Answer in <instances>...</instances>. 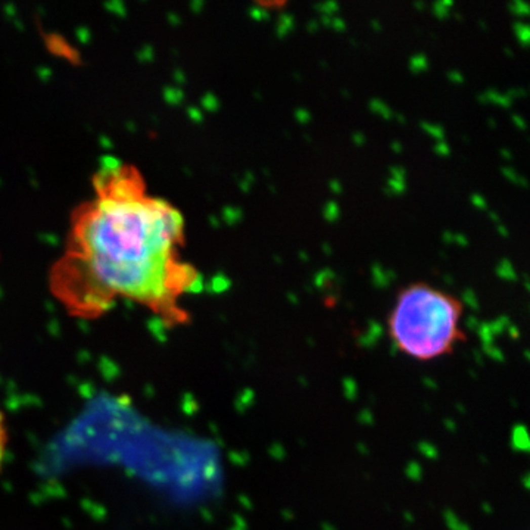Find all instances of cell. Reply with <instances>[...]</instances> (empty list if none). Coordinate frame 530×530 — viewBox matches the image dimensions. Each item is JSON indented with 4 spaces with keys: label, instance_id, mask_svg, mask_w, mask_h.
<instances>
[{
    "label": "cell",
    "instance_id": "7a4b0ae2",
    "mask_svg": "<svg viewBox=\"0 0 530 530\" xmlns=\"http://www.w3.org/2000/svg\"><path fill=\"white\" fill-rule=\"evenodd\" d=\"M464 305L429 283H413L398 293L387 318L393 346L405 356L429 362L448 356L466 342Z\"/></svg>",
    "mask_w": 530,
    "mask_h": 530
},
{
    "label": "cell",
    "instance_id": "6da1fadb",
    "mask_svg": "<svg viewBox=\"0 0 530 530\" xmlns=\"http://www.w3.org/2000/svg\"><path fill=\"white\" fill-rule=\"evenodd\" d=\"M92 187L71 211L64 251L49 270L52 296L74 318H100L130 301L167 325L187 324L181 302L200 290L202 275L181 255V212L149 193L136 165L115 156L103 158Z\"/></svg>",
    "mask_w": 530,
    "mask_h": 530
},
{
    "label": "cell",
    "instance_id": "3957f363",
    "mask_svg": "<svg viewBox=\"0 0 530 530\" xmlns=\"http://www.w3.org/2000/svg\"><path fill=\"white\" fill-rule=\"evenodd\" d=\"M6 446H8V427H6L5 416L0 413V470H2V466H3Z\"/></svg>",
    "mask_w": 530,
    "mask_h": 530
}]
</instances>
